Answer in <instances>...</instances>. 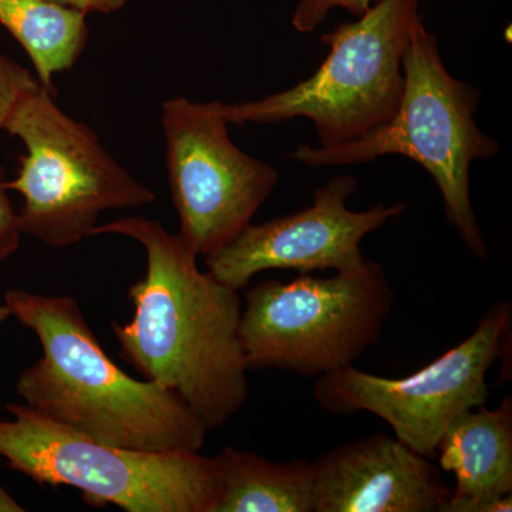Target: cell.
Listing matches in <instances>:
<instances>
[{"mask_svg": "<svg viewBox=\"0 0 512 512\" xmlns=\"http://www.w3.org/2000/svg\"><path fill=\"white\" fill-rule=\"evenodd\" d=\"M104 234L134 239L147 252L146 276L128 291L134 318L113 325L121 356L180 396L208 431L221 429L249 393L238 291L202 272L197 252L160 222L121 218L97 225L92 237Z\"/></svg>", "mask_w": 512, "mask_h": 512, "instance_id": "obj_1", "label": "cell"}, {"mask_svg": "<svg viewBox=\"0 0 512 512\" xmlns=\"http://www.w3.org/2000/svg\"><path fill=\"white\" fill-rule=\"evenodd\" d=\"M5 306L42 343V359L16 383L26 406L110 446L200 453L208 433L204 423L171 390L114 365L76 299L10 289Z\"/></svg>", "mask_w": 512, "mask_h": 512, "instance_id": "obj_2", "label": "cell"}, {"mask_svg": "<svg viewBox=\"0 0 512 512\" xmlns=\"http://www.w3.org/2000/svg\"><path fill=\"white\" fill-rule=\"evenodd\" d=\"M402 67V100L386 126L340 146L302 144L288 157L313 168L373 163L386 156L416 161L436 181L447 221L468 251L485 261L487 245L470 198V168L474 161L497 156L500 144L476 123L481 94L451 76L439 39L427 32L423 20L413 30Z\"/></svg>", "mask_w": 512, "mask_h": 512, "instance_id": "obj_3", "label": "cell"}, {"mask_svg": "<svg viewBox=\"0 0 512 512\" xmlns=\"http://www.w3.org/2000/svg\"><path fill=\"white\" fill-rule=\"evenodd\" d=\"M421 20L419 0H380L357 22L322 36L329 56L309 79L261 100L217 101L218 110L237 126L311 120L320 147L360 140L399 109L403 55Z\"/></svg>", "mask_w": 512, "mask_h": 512, "instance_id": "obj_4", "label": "cell"}, {"mask_svg": "<svg viewBox=\"0 0 512 512\" xmlns=\"http://www.w3.org/2000/svg\"><path fill=\"white\" fill-rule=\"evenodd\" d=\"M244 299L239 342L248 372L320 377L353 365L379 342L396 295L383 265L366 259L330 278L269 279Z\"/></svg>", "mask_w": 512, "mask_h": 512, "instance_id": "obj_5", "label": "cell"}, {"mask_svg": "<svg viewBox=\"0 0 512 512\" xmlns=\"http://www.w3.org/2000/svg\"><path fill=\"white\" fill-rule=\"evenodd\" d=\"M5 407L15 420H0V457L37 484L70 485L87 503L127 512H214L220 490L215 457L110 446L26 404Z\"/></svg>", "mask_w": 512, "mask_h": 512, "instance_id": "obj_6", "label": "cell"}, {"mask_svg": "<svg viewBox=\"0 0 512 512\" xmlns=\"http://www.w3.org/2000/svg\"><path fill=\"white\" fill-rule=\"evenodd\" d=\"M40 86L19 101L3 130L25 146L8 191L22 195L23 234L53 248L92 237L101 212L138 208L156 194L101 146L92 127L64 113Z\"/></svg>", "mask_w": 512, "mask_h": 512, "instance_id": "obj_7", "label": "cell"}, {"mask_svg": "<svg viewBox=\"0 0 512 512\" xmlns=\"http://www.w3.org/2000/svg\"><path fill=\"white\" fill-rule=\"evenodd\" d=\"M511 320L512 303H494L466 340L412 375L387 379L350 365L318 377L313 397L335 416L375 414L397 440L431 460L451 423L487 403V375L498 359L504 360Z\"/></svg>", "mask_w": 512, "mask_h": 512, "instance_id": "obj_8", "label": "cell"}, {"mask_svg": "<svg viewBox=\"0 0 512 512\" xmlns=\"http://www.w3.org/2000/svg\"><path fill=\"white\" fill-rule=\"evenodd\" d=\"M161 124L178 232L205 258L252 224L275 190L279 173L235 146L217 101L165 100Z\"/></svg>", "mask_w": 512, "mask_h": 512, "instance_id": "obj_9", "label": "cell"}, {"mask_svg": "<svg viewBox=\"0 0 512 512\" xmlns=\"http://www.w3.org/2000/svg\"><path fill=\"white\" fill-rule=\"evenodd\" d=\"M357 187L355 177L339 175L316 190L311 207L264 224H249L227 247L205 256L208 272L239 292L255 275L271 269L311 274L359 268L366 261L360 249L363 239L404 214L407 205L377 204L352 211L348 201Z\"/></svg>", "mask_w": 512, "mask_h": 512, "instance_id": "obj_10", "label": "cell"}, {"mask_svg": "<svg viewBox=\"0 0 512 512\" xmlns=\"http://www.w3.org/2000/svg\"><path fill=\"white\" fill-rule=\"evenodd\" d=\"M315 512H439L451 495L430 458L384 433L312 461Z\"/></svg>", "mask_w": 512, "mask_h": 512, "instance_id": "obj_11", "label": "cell"}, {"mask_svg": "<svg viewBox=\"0 0 512 512\" xmlns=\"http://www.w3.org/2000/svg\"><path fill=\"white\" fill-rule=\"evenodd\" d=\"M443 470L456 487L439 512L512 511V399L495 410L485 404L451 423L437 444Z\"/></svg>", "mask_w": 512, "mask_h": 512, "instance_id": "obj_12", "label": "cell"}, {"mask_svg": "<svg viewBox=\"0 0 512 512\" xmlns=\"http://www.w3.org/2000/svg\"><path fill=\"white\" fill-rule=\"evenodd\" d=\"M215 461L220 490L214 512H315L312 461L275 463L234 447H225Z\"/></svg>", "mask_w": 512, "mask_h": 512, "instance_id": "obj_13", "label": "cell"}, {"mask_svg": "<svg viewBox=\"0 0 512 512\" xmlns=\"http://www.w3.org/2000/svg\"><path fill=\"white\" fill-rule=\"evenodd\" d=\"M86 16L45 0H0V25L28 53L37 80L53 96L55 74L72 69L86 49Z\"/></svg>", "mask_w": 512, "mask_h": 512, "instance_id": "obj_14", "label": "cell"}, {"mask_svg": "<svg viewBox=\"0 0 512 512\" xmlns=\"http://www.w3.org/2000/svg\"><path fill=\"white\" fill-rule=\"evenodd\" d=\"M42 84L16 60L0 53V130L23 97L35 92Z\"/></svg>", "mask_w": 512, "mask_h": 512, "instance_id": "obj_15", "label": "cell"}, {"mask_svg": "<svg viewBox=\"0 0 512 512\" xmlns=\"http://www.w3.org/2000/svg\"><path fill=\"white\" fill-rule=\"evenodd\" d=\"M377 2L380 0H301L292 18L293 28L301 33H311L325 22L330 10L335 8L349 10L360 18Z\"/></svg>", "mask_w": 512, "mask_h": 512, "instance_id": "obj_16", "label": "cell"}, {"mask_svg": "<svg viewBox=\"0 0 512 512\" xmlns=\"http://www.w3.org/2000/svg\"><path fill=\"white\" fill-rule=\"evenodd\" d=\"M22 234L19 214L10 201L5 173L0 167V262L18 251Z\"/></svg>", "mask_w": 512, "mask_h": 512, "instance_id": "obj_17", "label": "cell"}, {"mask_svg": "<svg viewBox=\"0 0 512 512\" xmlns=\"http://www.w3.org/2000/svg\"><path fill=\"white\" fill-rule=\"evenodd\" d=\"M45 2L57 3L66 8L79 10L84 15H89V13L110 15V13L123 9L130 0H45Z\"/></svg>", "mask_w": 512, "mask_h": 512, "instance_id": "obj_18", "label": "cell"}, {"mask_svg": "<svg viewBox=\"0 0 512 512\" xmlns=\"http://www.w3.org/2000/svg\"><path fill=\"white\" fill-rule=\"evenodd\" d=\"M23 511H25V508H23L22 505H20L18 501H16L15 498H13L12 495H10L8 491L0 485V512Z\"/></svg>", "mask_w": 512, "mask_h": 512, "instance_id": "obj_19", "label": "cell"}, {"mask_svg": "<svg viewBox=\"0 0 512 512\" xmlns=\"http://www.w3.org/2000/svg\"><path fill=\"white\" fill-rule=\"evenodd\" d=\"M10 316V313L8 311V308L6 306H0V322H3V320L8 319Z\"/></svg>", "mask_w": 512, "mask_h": 512, "instance_id": "obj_20", "label": "cell"}]
</instances>
